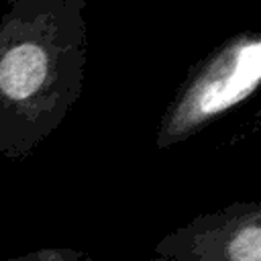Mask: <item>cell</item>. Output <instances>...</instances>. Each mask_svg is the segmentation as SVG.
Returning a JSON list of instances; mask_svg holds the SVG:
<instances>
[{"label":"cell","instance_id":"3","mask_svg":"<svg viewBox=\"0 0 261 261\" xmlns=\"http://www.w3.org/2000/svg\"><path fill=\"white\" fill-rule=\"evenodd\" d=\"M149 261H261V204L202 212L157 241Z\"/></svg>","mask_w":261,"mask_h":261},{"label":"cell","instance_id":"2","mask_svg":"<svg viewBox=\"0 0 261 261\" xmlns=\"http://www.w3.org/2000/svg\"><path fill=\"white\" fill-rule=\"evenodd\" d=\"M261 84V37L241 31L200 57L161 112L155 145L171 149L247 102Z\"/></svg>","mask_w":261,"mask_h":261},{"label":"cell","instance_id":"4","mask_svg":"<svg viewBox=\"0 0 261 261\" xmlns=\"http://www.w3.org/2000/svg\"><path fill=\"white\" fill-rule=\"evenodd\" d=\"M6 261H96V259L90 257L88 253L67 249V247H45V249H37L33 253L12 257Z\"/></svg>","mask_w":261,"mask_h":261},{"label":"cell","instance_id":"1","mask_svg":"<svg viewBox=\"0 0 261 261\" xmlns=\"http://www.w3.org/2000/svg\"><path fill=\"white\" fill-rule=\"evenodd\" d=\"M86 0H10L0 16V155L24 161L82 98Z\"/></svg>","mask_w":261,"mask_h":261}]
</instances>
